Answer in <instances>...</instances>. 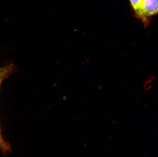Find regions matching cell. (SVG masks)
<instances>
[{"instance_id": "obj_1", "label": "cell", "mask_w": 158, "mask_h": 157, "mask_svg": "<svg viewBox=\"0 0 158 157\" xmlns=\"http://www.w3.org/2000/svg\"><path fill=\"white\" fill-rule=\"evenodd\" d=\"M158 15V0H144L139 20L145 27L151 23V18Z\"/></svg>"}, {"instance_id": "obj_4", "label": "cell", "mask_w": 158, "mask_h": 157, "mask_svg": "<svg viewBox=\"0 0 158 157\" xmlns=\"http://www.w3.org/2000/svg\"><path fill=\"white\" fill-rule=\"evenodd\" d=\"M0 148H2L4 151H7L8 150V147L7 144L5 143L3 138L2 137L1 133H0Z\"/></svg>"}, {"instance_id": "obj_3", "label": "cell", "mask_w": 158, "mask_h": 157, "mask_svg": "<svg viewBox=\"0 0 158 157\" xmlns=\"http://www.w3.org/2000/svg\"><path fill=\"white\" fill-rule=\"evenodd\" d=\"M14 66L12 64L0 67V85L3 80L7 78L14 71Z\"/></svg>"}, {"instance_id": "obj_2", "label": "cell", "mask_w": 158, "mask_h": 157, "mask_svg": "<svg viewBox=\"0 0 158 157\" xmlns=\"http://www.w3.org/2000/svg\"><path fill=\"white\" fill-rule=\"evenodd\" d=\"M144 0H128L131 10L135 18L140 19L141 14L142 6Z\"/></svg>"}]
</instances>
